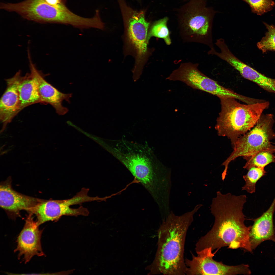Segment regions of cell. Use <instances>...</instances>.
<instances>
[{"label":"cell","mask_w":275,"mask_h":275,"mask_svg":"<svg viewBox=\"0 0 275 275\" xmlns=\"http://www.w3.org/2000/svg\"><path fill=\"white\" fill-rule=\"evenodd\" d=\"M246 199L245 195L236 196L217 192L210 206L211 213L215 218L213 226L197 242L196 252L209 247L213 251L228 246V248H241L252 252L249 238L251 226L245 225L246 219L243 212Z\"/></svg>","instance_id":"obj_1"},{"label":"cell","mask_w":275,"mask_h":275,"mask_svg":"<svg viewBox=\"0 0 275 275\" xmlns=\"http://www.w3.org/2000/svg\"><path fill=\"white\" fill-rule=\"evenodd\" d=\"M200 207L198 204L192 210L180 215L170 212L163 219L158 230L157 249L150 267L151 273L186 274L184 251L186 234L194 215Z\"/></svg>","instance_id":"obj_2"},{"label":"cell","mask_w":275,"mask_h":275,"mask_svg":"<svg viewBox=\"0 0 275 275\" xmlns=\"http://www.w3.org/2000/svg\"><path fill=\"white\" fill-rule=\"evenodd\" d=\"M109 141L105 143V148L153 194L164 186L166 174L158 170L151 150L147 144L123 139Z\"/></svg>","instance_id":"obj_3"},{"label":"cell","mask_w":275,"mask_h":275,"mask_svg":"<svg viewBox=\"0 0 275 275\" xmlns=\"http://www.w3.org/2000/svg\"><path fill=\"white\" fill-rule=\"evenodd\" d=\"M220 99L221 109L216 120L215 129L219 136H227L232 142L253 128L270 104L266 101L243 104L233 98Z\"/></svg>","instance_id":"obj_4"},{"label":"cell","mask_w":275,"mask_h":275,"mask_svg":"<svg viewBox=\"0 0 275 275\" xmlns=\"http://www.w3.org/2000/svg\"><path fill=\"white\" fill-rule=\"evenodd\" d=\"M274 122L272 114L263 113L251 131L233 141V151L222 164L224 171H227L229 163L238 157L248 158L263 151L274 153L275 145L271 142L275 139L273 129Z\"/></svg>","instance_id":"obj_5"},{"label":"cell","mask_w":275,"mask_h":275,"mask_svg":"<svg viewBox=\"0 0 275 275\" xmlns=\"http://www.w3.org/2000/svg\"><path fill=\"white\" fill-rule=\"evenodd\" d=\"M207 5L206 0H188L175 10L180 31L188 40L194 41L207 33L216 12Z\"/></svg>","instance_id":"obj_6"},{"label":"cell","mask_w":275,"mask_h":275,"mask_svg":"<svg viewBox=\"0 0 275 275\" xmlns=\"http://www.w3.org/2000/svg\"><path fill=\"white\" fill-rule=\"evenodd\" d=\"M118 3L129 39L136 51V62L139 64L147 54L149 23L146 20L143 11L133 10L124 0H120Z\"/></svg>","instance_id":"obj_7"},{"label":"cell","mask_w":275,"mask_h":275,"mask_svg":"<svg viewBox=\"0 0 275 275\" xmlns=\"http://www.w3.org/2000/svg\"><path fill=\"white\" fill-rule=\"evenodd\" d=\"M211 247L196 252L195 256L193 255L191 259L185 260L186 267V274L199 275H249L251 273L249 266L242 264L228 266L214 260V254Z\"/></svg>","instance_id":"obj_8"},{"label":"cell","mask_w":275,"mask_h":275,"mask_svg":"<svg viewBox=\"0 0 275 275\" xmlns=\"http://www.w3.org/2000/svg\"><path fill=\"white\" fill-rule=\"evenodd\" d=\"M30 213L25 220L24 226L17 240V245L14 250L18 252L19 259L28 262L34 256H42L45 254L42 248L41 239L43 230L39 229L36 221Z\"/></svg>","instance_id":"obj_9"},{"label":"cell","mask_w":275,"mask_h":275,"mask_svg":"<svg viewBox=\"0 0 275 275\" xmlns=\"http://www.w3.org/2000/svg\"><path fill=\"white\" fill-rule=\"evenodd\" d=\"M29 59L30 73L37 83L41 103L50 104L59 115L65 114L68 110L63 106L62 103L64 100L70 103V99L72 97V94L63 93L47 82L32 62L30 57H29Z\"/></svg>","instance_id":"obj_10"},{"label":"cell","mask_w":275,"mask_h":275,"mask_svg":"<svg viewBox=\"0 0 275 275\" xmlns=\"http://www.w3.org/2000/svg\"><path fill=\"white\" fill-rule=\"evenodd\" d=\"M43 200L15 191L12 188L10 182H5L0 185V207L14 215L18 214L22 210L28 211Z\"/></svg>","instance_id":"obj_11"},{"label":"cell","mask_w":275,"mask_h":275,"mask_svg":"<svg viewBox=\"0 0 275 275\" xmlns=\"http://www.w3.org/2000/svg\"><path fill=\"white\" fill-rule=\"evenodd\" d=\"M22 76L20 71L6 79V88L0 101V119L4 125L10 122L19 112V85Z\"/></svg>","instance_id":"obj_12"},{"label":"cell","mask_w":275,"mask_h":275,"mask_svg":"<svg viewBox=\"0 0 275 275\" xmlns=\"http://www.w3.org/2000/svg\"><path fill=\"white\" fill-rule=\"evenodd\" d=\"M275 210V197L268 209L259 217L253 220L249 238L252 250L262 242L271 240L275 243L273 216Z\"/></svg>","instance_id":"obj_13"},{"label":"cell","mask_w":275,"mask_h":275,"mask_svg":"<svg viewBox=\"0 0 275 275\" xmlns=\"http://www.w3.org/2000/svg\"><path fill=\"white\" fill-rule=\"evenodd\" d=\"M18 90L19 95V112L30 105L41 103L37 82L31 73L22 76Z\"/></svg>","instance_id":"obj_14"},{"label":"cell","mask_w":275,"mask_h":275,"mask_svg":"<svg viewBox=\"0 0 275 275\" xmlns=\"http://www.w3.org/2000/svg\"><path fill=\"white\" fill-rule=\"evenodd\" d=\"M168 18L165 17L156 21L151 26L148 35V40L152 37L162 39L168 45H170L171 40L167 26Z\"/></svg>","instance_id":"obj_15"},{"label":"cell","mask_w":275,"mask_h":275,"mask_svg":"<svg viewBox=\"0 0 275 275\" xmlns=\"http://www.w3.org/2000/svg\"><path fill=\"white\" fill-rule=\"evenodd\" d=\"M264 168L253 167L249 169L247 174L243 176L245 184L242 187V190H245L250 194L255 193L256 183L266 172Z\"/></svg>","instance_id":"obj_16"},{"label":"cell","mask_w":275,"mask_h":275,"mask_svg":"<svg viewBox=\"0 0 275 275\" xmlns=\"http://www.w3.org/2000/svg\"><path fill=\"white\" fill-rule=\"evenodd\" d=\"M274 153L268 151L259 152L250 157L243 168L248 170L253 167L262 168L271 163H275Z\"/></svg>","instance_id":"obj_17"},{"label":"cell","mask_w":275,"mask_h":275,"mask_svg":"<svg viewBox=\"0 0 275 275\" xmlns=\"http://www.w3.org/2000/svg\"><path fill=\"white\" fill-rule=\"evenodd\" d=\"M267 30L265 36L257 44L258 49L264 53L275 51V26L263 22Z\"/></svg>","instance_id":"obj_18"},{"label":"cell","mask_w":275,"mask_h":275,"mask_svg":"<svg viewBox=\"0 0 275 275\" xmlns=\"http://www.w3.org/2000/svg\"><path fill=\"white\" fill-rule=\"evenodd\" d=\"M247 3L252 12L262 15L271 10L275 3L273 0H242Z\"/></svg>","instance_id":"obj_19"},{"label":"cell","mask_w":275,"mask_h":275,"mask_svg":"<svg viewBox=\"0 0 275 275\" xmlns=\"http://www.w3.org/2000/svg\"><path fill=\"white\" fill-rule=\"evenodd\" d=\"M50 4L54 6H57L61 4L65 3L66 0H46Z\"/></svg>","instance_id":"obj_20"}]
</instances>
